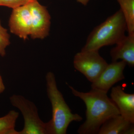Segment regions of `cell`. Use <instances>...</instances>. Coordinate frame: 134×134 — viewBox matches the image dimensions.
Segmentation results:
<instances>
[{"label":"cell","mask_w":134,"mask_h":134,"mask_svg":"<svg viewBox=\"0 0 134 134\" xmlns=\"http://www.w3.org/2000/svg\"><path fill=\"white\" fill-rule=\"evenodd\" d=\"M72 94L83 101L86 106L85 121L78 129L79 134H98L101 125L111 117L120 115L115 103L107 92L92 88L88 92L78 91L68 84Z\"/></svg>","instance_id":"6da1fadb"},{"label":"cell","mask_w":134,"mask_h":134,"mask_svg":"<svg viewBox=\"0 0 134 134\" xmlns=\"http://www.w3.org/2000/svg\"><path fill=\"white\" fill-rule=\"evenodd\" d=\"M31 15V30L30 36L32 39L45 38L49 35L51 16L45 6L38 0L29 3Z\"/></svg>","instance_id":"8992f818"},{"label":"cell","mask_w":134,"mask_h":134,"mask_svg":"<svg viewBox=\"0 0 134 134\" xmlns=\"http://www.w3.org/2000/svg\"><path fill=\"white\" fill-rule=\"evenodd\" d=\"M124 16L129 34H134V0H117Z\"/></svg>","instance_id":"7c38bea8"},{"label":"cell","mask_w":134,"mask_h":134,"mask_svg":"<svg viewBox=\"0 0 134 134\" xmlns=\"http://www.w3.org/2000/svg\"><path fill=\"white\" fill-rule=\"evenodd\" d=\"M10 100L21 111L24 118V127L18 134H50L48 122L41 120L34 103L20 95H13Z\"/></svg>","instance_id":"277c9868"},{"label":"cell","mask_w":134,"mask_h":134,"mask_svg":"<svg viewBox=\"0 0 134 134\" xmlns=\"http://www.w3.org/2000/svg\"><path fill=\"white\" fill-rule=\"evenodd\" d=\"M126 24L119 9L93 29L81 50H97L117 44L125 36Z\"/></svg>","instance_id":"3957f363"},{"label":"cell","mask_w":134,"mask_h":134,"mask_svg":"<svg viewBox=\"0 0 134 134\" xmlns=\"http://www.w3.org/2000/svg\"><path fill=\"white\" fill-rule=\"evenodd\" d=\"M10 44V36L7 30L3 27L0 20V56L6 55V48Z\"/></svg>","instance_id":"5bb4252c"},{"label":"cell","mask_w":134,"mask_h":134,"mask_svg":"<svg viewBox=\"0 0 134 134\" xmlns=\"http://www.w3.org/2000/svg\"><path fill=\"white\" fill-rule=\"evenodd\" d=\"M5 90V86L3 84L2 77L0 75V94L2 93Z\"/></svg>","instance_id":"2e32d148"},{"label":"cell","mask_w":134,"mask_h":134,"mask_svg":"<svg viewBox=\"0 0 134 134\" xmlns=\"http://www.w3.org/2000/svg\"><path fill=\"white\" fill-rule=\"evenodd\" d=\"M10 32L25 40L31 30V15L29 4L12 9L9 21Z\"/></svg>","instance_id":"52a82bcc"},{"label":"cell","mask_w":134,"mask_h":134,"mask_svg":"<svg viewBox=\"0 0 134 134\" xmlns=\"http://www.w3.org/2000/svg\"><path fill=\"white\" fill-rule=\"evenodd\" d=\"M74 67L92 83L96 81L108 63L97 50H81L74 57Z\"/></svg>","instance_id":"5b68a950"},{"label":"cell","mask_w":134,"mask_h":134,"mask_svg":"<svg viewBox=\"0 0 134 134\" xmlns=\"http://www.w3.org/2000/svg\"><path fill=\"white\" fill-rule=\"evenodd\" d=\"M47 91L52 105V118L48 122L50 134H66L68 127L73 121L80 122L82 117L72 113L58 90L54 74L48 72L46 76Z\"/></svg>","instance_id":"7a4b0ae2"},{"label":"cell","mask_w":134,"mask_h":134,"mask_svg":"<svg viewBox=\"0 0 134 134\" xmlns=\"http://www.w3.org/2000/svg\"><path fill=\"white\" fill-rule=\"evenodd\" d=\"M90 1V0H76L77 2L81 3L83 6H86L88 5Z\"/></svg>","instance_id":"e0dca14e"},{"label":"cell","mask_w":134,"mask_h":134,"mask_svg":"<svg viewBox=\"0 0 134 134\" xmlns=\"http://www.w3.org/2000/svg\"><path fill=\"white\" fill-rule=\"evenodd\" d=\"M18 116V113L12 110L5 116L0 117V134H18V132L15 127Z\"/></svg>","instance_id":"4fadbf2b"},{"label":"cell","mask_w":134,"mask_h":134,"mask_svg":"<svg viewBox=\"0 0 134 134\" xmlns=\"http://www.w3.org/2000/svg\"><path fill=\"white\" fill-rule=\"evenodd\" d=\"M112 61H125L127 65L134 66V34L125 35L110 52Z\"/></svg>","instance_id":"30bf717a"},{"label":"cell","mask_w":134,"mask_h":134,"mask_svg":"<svg viewBox=\"0 0 134 134\" xmlns=\"http://www.w3.org/2000/svg\"><path fill=\"white\" fill-rule=\"evenodd\" d=\"M112 100L119 111L120 115L134 124V94L126 93L121 86L113 87L110 93Z\"/></svg>","instance_id":"9c48e42d"},{"label":"cell","mask_w":134,"mask_h":134,"mask_svg":"<svg viewBox=\"0 0 134 134\" xmlns=\"http://www.w3.org/2000/svg\"><path fill=\"white\" fill-rule=\"evenodd\" d=\"M126 65L123 60L112 62L108 64L98 79L92 83V88L108 92L115 84L125 79L124 70Z\"/></svg>","instance_id":"ba28073f"},{"label":"cell","mask_w":134,"mask_h":134,"mask_svg":"<svg viewBox=\"0 0 134 134\" xmlns=\"http://www.w3.org/2000/svg\"><path fill=\"white\" fill-rule=\"evenodd\" d=\"M36 0H0V6L12 9L27 5Z\"/></svg>","instance_id":"9a60e30c"},{"label":"cell","mask_w":134,"mask_h":134,"mask_svg":"<svg viewBox=\"0 0 134 134\" xmlns=\"http://www.w3.org/2000/svg\"><path fill=\"white\" fill-rule=\"evenodd\" d=\"M134 124L120 115L109 118L101 125L98 134H133Z\"/></svg>","instance_id":"8fae6325"}]
</instances>
